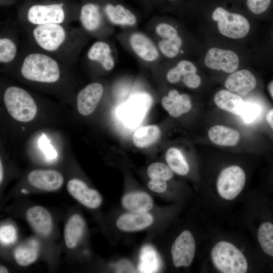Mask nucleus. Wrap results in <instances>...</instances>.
I'll list each match as a JSON object with an SVG mask.
<instances>
[{
  "label": "nucleus",
  "mask_w": 273,
  "mask_h": 273,
  "mask_svg": "<svg viewBox=\"0 0 273 273\" xmlns=\"http://www.w3.org/2000/svg\"><path fill=\"white\" fill-rule=\"evenodd\" d=\"M3 178V168L2 161H0V182L2 183Z\"/></svg>",
  "instance_id": "41"
},
{
  "label": "nucleus",
  "mask_w": 273,
  "mask_h": 273,
  "mask_svg": "<svg viewBox=\"0 0 273 273\" xmlns=\"http://www.w3.org/2000/svg\"><path fill=\"white\" fill-rule=\"evenodd\" d=\"M104 92L103 85L98 82L89 84L81 90L77 96V108L82 115L93 112L100 102Z\"/></svg>",
  "instance_id": "13"
},
{
  "label": "nucleus",
  "mask_w": 273,
  "mask_h": 273,
  "mask_svg": "<svg viewBox=\"0 0 273 273\" xmlns=\"http://www.w3.org/2000/svg\"><path fill=\"white\" fill-rule=\"evenodd\" d=\"M8 270L7 268L4 266L1 265L0 266V272L1 273H6L8 272Z\"/></svg>",
  "instance_id": "42"
},
{
  "label": "nucleus",
  "mask_w": 273,
  "mask_h": 273,
  "mask_svg": "<svg viewBox=\"0 0 273 273\" xmlns=\"http://www.w3.org/2000/svg\"><path fill=\"white\" fill-rule=\"evenodd\" d=\"M63 4L34 5L27 12L30 22L36 25L62 23L65 18Z\"/></svg>",
  "instance_id": "10"
},
{
  "label": "nucleus",
  "mask_w": 273,
  "mask_h": 273,
  "mask_svg": "<svg viewBox=\"0 0 273 273\" xmlns=\"http://www.w3.org/2000/svg\"><path fill=\"white\" fill-rule=\"evenodd\" d=\"M148 188L152 191L161 193L165 192L167 189L166 181L150 180L148 184Z\"/></svg>",
  "instance_id": "38"
},
{
  "label": "nucleus",
  "mask_w": 273,
  "mask_h": 273,
  "mask_svg": "<svg viewBox=\"0 0 273 273\" xmlns=\"http://www.w3.org/2000/svg\"><path fill=\"white\" fill-rule=\"evenodd\" d=\"M161 104L168 114L174 118L189 112L192 108L190 96L187 94H180L174 89L170 90L167 95L162 98Z\"/></svg>",
  "instance_id": "16"
},
{
  "label": "nucleus",
  "mask_w": 273,
  "mask_h": 273,
  "mask_svg": "<svg viewBox=\"0 0 273 273\" xmlns=\"http://www.w3.org/2000/svg\"><path fill=\"white\" fill-rule=\"evenodd\" d=\"M67 188L69 194L84 206L96 209L102 203V198L99 193L89 188L82 180L73 178L67 183Z\"/></svg>",
  "instance_id": "12"
},
{
  "label": "nucleus",
  "mask_w": 273,
  "mask_h": 273,
  "mask_svg": "<svg viewBox=\"0 0 273 273\" xmlns=\"http://www.w3.org/2000/svg\"><path fill=\"white\" fill-rule=\"evenodd\" d=\"M87 57L90 60L100 62L106 70H111L114 66L110 47L105 42L100 41L94 43L87 53Z\"/></svg>",
  "instance_id": "25"
},
{
  "label": "nucleus",
  "mask_w": 273,
  "mask_h": 273,
  "mask_svg": "<svg viewBox=\"0 0 273 273\" xmlns=\"http://www.w3.org/2000/svg\"><path fill=\"white\" fill-rule=\"evenodd\" d=\"M122 206L134 213H146L153 207L151 196L145 192L130 193L124 195L121 200Z\"/></svg>",
  "instance_id": "22"
},
{
  "label": "nucleus",
  "mask_w": 273,
  "mask_h": 273,
  "mask_svg": "<svg viewBox=\"0 0 273 273\" xmlns=\"http://www.w3.org/2000/svg\"><path fill=\"white\" fill-rule=\"evenodd\" d=\"M209 257L217 272L245 273L250 271V262L245 251L229 240L217 241L211 247Z\"/></svg>",
  "instance_id": "1"
},
{
  "label": "nucleus",
  "mask_w": 273,
  "mask_h": 273,
  "mask_svg": "<svg viewBox=\"0 0 273 273\" xmlns=\"http://www.w3.org/2000/svg\"><path fill=\"white\" fill-rule=\"evenodd\" d=\"M17 238L14 226L11 224H5L0 228V240L2 244L9 245L14 243Z\"/></svg>",
  "instance_id": "35"
},
{
  "label": "nucleus",
  "mask_w": 273,
  "mask_h": 273,
  "mask_svg": "<svg viewBox=\"0 0 273 273\" xmlns=\"http://www.w3.org/2000/svg\"><path fill=\"white\" fill-rule=\"evenodd\" d=\"M267 90L270 96L273 99V80L268 84Z\"/></svg>",
  "instance_id": "40"
},
{
  "label": "nucleus",
  "mask_w": 273,
  "mask_h": 273,
  "mask_svg": "<svg viewBox=\"0 0 273 273\" xmlns=\"http://www.w3.org/2000/svg\"><path fill=\"white\" fill-rule=\"evenodd\" d=\"M197 72V69L192 62L183 60L168 71L166 77L169 83H176L181 80L187 87L195 89L201 83V77Z\"/></svg>",
  "instance_id": "11"
},
{
  "label": "nucleus",
  "mask_w": 273,
  "mask_h": 273,
  "mask_svg": "<svg viewBox=\"0 0 273 273\" xmlns=\"http://www.w3.org/2000/svg\"><path fill=\"white\" fill-rule=\"evenodd\" d=\"M246 180V172L241 166L236 164L226 166L216 177L215 194L222 201H233L243 192Z\"/></svg>",
  "instance_id": "2"
},
{
  "label": "nucleus",
  "mask_w": 273,
  "mask_h": 273,
  "mask_svg": "<svg viewBox=\"0 0 273 273\" xmlns=\"http://www.w3.org/2000/svg\"><path fill=\"white\" fill-rule=\"evenodd\" d=\"M84 226V221L79 214H73L68 219L64 232L65 244L68 248L72 249L76 246L82 235Z\"/></svg>",
  "instance_id": "23"
},
{
  "label": "nucleus",
  "mask_w": 273,
  "mask_h": 273,
  "mask_svg": "<svg viewBox=\"0 0 273 273\" xmlns=\"http://www.w3.org/2000/svg\"><path fill=\"white\" fill-rule=\"evenodd\" d=\"M21 72L26 79L41 82H54L60 77L57 62L46 55L39 53L31 54L25 58Z\"/></svg>",
  "instance_id": "3"
},
{
  "label": "nucleus",
  "mask_w": 273,
  "mask_h": 273,
  "mask_svg": "<svg viewBox=\"0 0 273 273\" xmlns=\"http://www.w3.org/2000/svg\"><path fill=\"white\" fill-rule=\"evenodd\" d=\"M196 241L189 230L183 231L175 239L171 248L174 265L188 267L192 263L196 252Z\"/></svg>",
  "instance_id": "6"
},
{
  "label": "nucleus",
  "mask_w": 273,
  "mask_h": 273,
  "mask_svg": "<svg viewBox=\"0 0 273 273\" xmlns=\"http://www.w3.org/2000/svg\"><path fill=\"white\" fill-rule=\"evenodd\" d=\"M204 63L211 69L232 73L237 70L239 59L237 54L231 50L213 47L207 52Z\"/></svg>",
  "instance_id": "9"
},
{
  "label": "nucleus",
  "mask_w": 273,
  "mask_h": 273,
  "mask_svg": "<svg viewBox=\"0 0 273 273\" xmlns=\"http://www.w3.org/2000/svg\"><path fill=\"white\" fill-rule=\"evenodd\" d=\"M130 46L134 53L146 62L156 61L159 57V50L153 41L141 32H134L129 38Z\"/></svg>",
  "instance_id": "17"
},
{
  "label": "nucleus",
  "mask_w": 273,
  "mask_h": 273,
  "mask_svg": "<svg viewBox=\"0 0 273 273\" xmlns=\"http://www.w3.org/2000/svg\"><path fill=\"white\" fill-rule=\"evenodd\" d=\"M38 243L34 239L17 247L14 251V257L17 263L22 266H26L34 262L38 255Z\"/></svg>",
  "instance_id": "27"
},
{
  "label": "nucleus",
  "mask_w": 273,
  "mask_h": 273,
  "mask_svg": "<svg viewBox=\"0 0 273 273\" xmlns=\"http://www.w3.org/2000/svg\"><path fill=\"white\" fill-rule=\"evenodd\" d=\"M213 100L219 109L238 116L241 115L245 104L240 95L228 89L218 91Z\"/></svg>",
  "instance_id": "21"
},
{
  "label": "nucleus",
  "mask_w": 273,
  "mask_h": 273,
  "mask_svg": "<svg viewBox=\"0 0 273 273\" xmlns=\"http://www.w3.org/2000/svg\"><path fill=\"white\" fill-rule=\"evenodd\" d=\"M165 159L170 168L176 174L184 176L189 172V165L178 149L169 148L166 152Z\"/></svg>",
  "instance_id": "29"
},
{
  "label": "nucleus",
  "mask_w": 273,
  "mask_h": 273,
  "mask_svg": "<svg viewBox=\"0 0 273 273\" xmlns=\"http://www.w3.org/2000/svg\"><path fill=\"white\" fill-rule=\"evenodd\" d=\"M171 1H174V0H171Z\"/></svg>",
  "instance_id": "43"
},
{
  "label": "nucleus",
  "mask_w": 273,
  "mask_h": 273,
  "mask_svg": "<svg viewBox=\"0 0 273 273\" xmlns=\"http://www.w3.org/2000/svg\"><path fill=\"white\" fill-rule=\"evenodd\" d=\"M80 20L83 27L89 31L98 28L101 21V15L98 6L94 3H86L80 10Z\"/></svg>",
  "instance_id": "28"
},
{
  "label": "nucleus",
  "mask_w": 273,
  "mask_h": 273,
  "mask_svg": "<svg viewBox=\"0 0 273 273\" xmlns=\"http://www.w3.org/2000/svg\"><path fill=\"white\" fill-rule=\"evenodd\" d=\"M212 18L217 22L220 33L226 37L241 38L249 32L250 24L246 18L239 14L231 13L222 7L215 9Z\"/></svg>",
  "instance_id": "5"
},
{
  "label": "nucleus",
  "mask_w": 273,
  "mask_h": 273,
  "mask_svg": "<svg viewBox=\"0 0 273 273\" xmlns=\"http://www.w3.org/2000/svg\"><path fill=\"white\" fill-rule=\"evenodd\" d=\"M105 12L109 20L115 25L133 26L136 22L135 15L121 5L107 4Z\"/></svg>",
  "instance_id": "24"
},
{
  "label": "nucleus",
  "mask_w": 273,
  "mask_h": 273,
  "mask_svg": "<svg viewBox=\"0 0 273 273\" xmlns=\"http://www.w3.org/2000/svg\"><path fill=\"white\" fill-rule=\"evenodd\" d=\"M159 263L156 252L152 248H144L141 256L139 268L142 272H156L158 268Z\"/></svg>",
  "instance_id": "31"
},
{
  "label": "nucleus",
  "mask_w": 273,
  "mask_h": 273,
  "mask_svg": "<svg viewBox=\"0 0 273 273\" xmlns=\"http://www.w3.org/2000/svg\"><path fill=\"white\" fill-rule=\"evenodd\" d=\"M271 0H247V5L249 10L254 14L259 15L264 13L268 8Z\"/></svg>",
  "instance_id": "36"
},
{
  "label": "nucleus",
  "mask_w": 273,
  "mask_h": 273,
  "mask_svg": "<svg viewBox=\"0 0 273 273\" xmlns=\"http://www.w3.org/2000/svg\"><path fill=\"white\" fill-rule=\"evenodd\" d=\"M39 147L44 153L46 157L52 160L56 158L57 156V153L56 150L53 148L50 143L49 140L46 135L43 134L38 141Z\"/></svg>",
  "instance_id": "37"
},
{
  "label": "nucleus",
  "mask_w": 273,
  "mask_h": 273,
  "mask_svg": "<svg viewBox=\"0 0 273 273\" xmlns=\"http://www.w3.org/2000/svg\"><path fill=\"white\" fill-rule=\"evenodd\" d=\"M27 221L38 235L46 237L50 234L52 228V218L49 212L40 206L29 208L26 213Z\"/></svg>",
  "instance_id": "18"
},
{
  "label": "nucleus",
  "mask_w": 273,
  "mask_h": 273,
  "mask_svg": "<svg viewBox=\"0 0 273 273\" xmlns=\"http://www.w3.org/2000/svg\"><path fill=\"white\" fill-rule=\"evenodd\" d=\"M33 34L37 43L48 51L57 50L65 38L64 29L57 23L38 25L33 30Z\"/></svg>",
  "instance_id": "8"
},
{
  "label": "nucleus",
  "mask_w": 273,
  "mask_h": 273,
  "mask_svg": "<svg viewBox=\"0 0 273 273\" xmlns=\"http://www.w3.org/2000/svg\"><path fill=\"white\" fill-rule=\"evenodd\" d=\"M147 173L151 180L167 181L173 176L169 167L160 162H154L148 167Z\"/></svg>",
  "instance_id": "32"
},
{
  "label": "nucleus",
  "mask_w": 273,
  "mask_h": 273,
  "mask_svg": "<svg viewBox=\"0 0 273 273\" xmlns=\"http://www.w3.org/2000/svg\"><path fill=\"white\" fill-rule=\"evenodd\" d=\"M266 120L269 126L273 130V108L270 109L267 112Z\"/></svg>",
  "instance_id": "39"
},
{
  "label": "nucleus",
  "mask_w": 273,
  "mask_h": 273,
  "mask_svg": "<svg viewBox=\"0 0 273 273\" xmlns=\"http://www.w3.org/2000/svg\"><path fill=\"white\" fill-rule=\"evenodd\" d=\"M257 80L254 75L247 69H242L232 73L225 79V88L240 96H245L256 86Z\"/></svg>",
  "instance_id": "14"
},
{
  "label": "nucleus",
  "mask_w": 273,
  "mask_h": 273,
  "mask_svg": "<svg viewBox=\"0 0 273 273\" xmlns=\"http://www.w3.org/2000/svg\"><path fill=\"white\" fill-rule=\"evenodd\" d=\"M153 221V216L146 213H128L121 215L116 221L117 228L125 232H134L149 226Z\"/></svg>",
  "instance_id": "20"
},
{
  "label": "nucleus",
  "mask_w": 273,
  "mask_h": 273,
  "mask_svg": "<svg viewBox=\"0 0 273 273\" xmlns=\"http://www.w3.org/2000/svg\"><path fill=\"white\" fill-rule=\"evenodd\" d=\"M4 100L9 113L16 120L29 122L36 114L37 106L33 99L27 92L20 87L7 88Z\"/></svg>",
  "instance_id": "4"
},
{
  "label": "nucleus",
  "mask_w": 273,
  "mask_h": 273,
  "mask_svg": "<svg viewBox=\"0 0 273 273\" xmlns=\"http://www.w3.org/2000/svg\"><path fill=\"white\" fill-rule=\"evenodd\" d=\"M182 43L177 31L162 38L158 43V49L165 57L171 59L178 55Z\"/></svg>",
  "instance_id": "30"
},
{
  "label": "nucleus",
  "mask_w": 273,
  "mask_h": 273,
  "mask_svg": "<svg viewBox=\"0 0 273 273\" xmlns=\"http://www.w3.org/2000/svg\"><path fill=\"white\" fill-rule=\"evenodd\" d=\"M27 180L33 187L49 191L59 189L63 183L62 174L54 170L31 171L27 175Z\"/></svg>",
  "instance_id": "15"
},
{
  "label": "nucleus",
  "mask_w": 273,
  "mask_h": 273,
  "mask_svg": "<svg viewBox=\"0 0 273 273\" xmlns=\"http://www.w3.org/2000/svg\"><path fill=\"white\" fill-rule=\"evenodd\" d=\"M17 48L15 43L10 39L1 38L0 39V61L8 63L15 58Z\"/></svg>",
  "instance_id": "33"
},
{
  "label": "nucleus",
  "mask_w": 273,
  "mask_h": 273,
  "mask_svg": "<svg viewBox=\"0 0 273 273\" xmlns=\"http://www.w3.org/2000/svg\"><path fill=\"white\" fill-rule=\"evenodd\" d=\"M208 136L213 144L225 147L237 145L241 139L239 131L222 125H215L211 127L208 131Z\"/></svg>",
  "instance_id": "19"
},
{
  "label": "nucleus",
  "mask_w": 273,
  "mask_h": 273,
  "mask_svg": "<svg viewBox=\"0 0 273 273\" xmlns=\"http://www.w3.org/2000/svg\"><path fill=\"white\" fill-rule=\"evenodd\" d=\"M260 113L261 108L258 104L252 102H245L240 116L246 123H250L257 119Z\"/></svg>",
  "instance_id": "34"
},
{
  "label": "nucleus",
  "mask_w": 273,
  "mask_h": 273,
  "mask_svg": "<svg viewBox=\"0 0 273 273\" xmlns=\"http://www.w3.org/2000/svg\"><path fill=\"white\" fill-rule=\"evenodd\" d=\"M266 210L265 207L260 216L256 228L255 237L265 260L273 265V217Z\"/></svg>",
  "instance_id": "7"
},
{
  "label": "nucleus",
  "mask_w": 273,
  "mask_h": 273,
  "mask_svg": "<svg viewBox=\"0 0 273 273\" xmlns=\"http://www.w3.org/2000/svg\"><path fill=\"white\" fill-rule=\"evenodd\" d=\"M160 135L161 131L159 127L150 125L136 129L133 134L132 141L138 148H147L155 143Z\"/></svg>",
  "instance_id": "26"
}]
</instances>
